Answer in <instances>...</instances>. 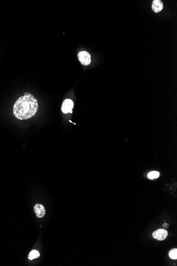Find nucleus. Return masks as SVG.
I'll return each mask as SVG.
<instances>
[{
  "label": "nucleus",
  "mask_w": 177,
  "mask_h": 266,
  "mask_svg": "<svg viewBox=\"0 0 177 266\" xmlns=\"http://www.w3.org/2000/svg\"><path fill=\"white\" fill-rule=\"evenodd\" d=\"M39 256H40L39 252L36 250H33L30 252L29 256H28V259L30 260H32L36 258H38Z\"/></svg>",
  "instance_id": "0eeeda50"
},
{
  "label": "nucleus",
  "mask_w": 177,
  "mask_h": 266,
  "mask_svg": "<svg viewBox=\"0 0 177 266\" xmlns=\"http://www.w3.org/2000/svg\"><path fill=\"white\" fill-rule=\"evenodd\" d=\"M33 210L36 216L38 218H43L45 215V209L44 206L42 204H36L33 208Z\"/></svg>",
  "instance_id": "39448f33"
},
{
  "label": "nucleus",
  "mask_w": 177,
  "mask_h": 266,
  "mask_svg": "<svg viewBox=\"0 0 177 266\" xmlns=\"http://www.w3.org/2000/svg\"><path fill=\"white\" fill-rule=\"evenodd\" d=\"M159 172L157 171L151 172L148 174V176L151 180H153L157 178L159 176Z\"/></svg>",
  "instance_id": "6e6552de"
},
{
  "label": "nucleus",
  "mask_w": 177,
  "mask_h": 266,
  "mask_svg": "<svg viewBox=\"0 0 177 266\" xmlns=\"http://www.w3.org/2000/svg\"><path fill=\"white\" fill-rule=\"evenodd\" d=\"M169 255L170 258L174 259V260H176L177 259V249H172L170 251L169 253Z\"/></svg>",
  "instance_id": "1a4fd4ad"
},
{
  "label": "nucleus",
  "mask_w": 177,
  "mask_h": 266,
  "mask_svg": "<svg viewBox=\"0 0 177 266\" xmlns=\"http://www.w3.org/2000/svg\"><path fill=\"white\" fill-rule=\"evenodd\" d=\"M74 106L73 102L70 99H66L63 102L62 105V112L64 114H67L68 113H72V109Z\"/></svg>",
  "instance_id": "7ed1b4c3"
},
{
  "label": "nucleus",
  "mask_w": 177,
  "mask_h": 266,
  "mask_svg": "<svg viewBox=\"0 0 177 266\" xmlns=\"http://www.w3.org/2000/svg\"><path fill=\"white\" fill-rule=\"evenodd\" d=\"M38 109V103L32 94L26 92L18 98L13 108L16 118L20 120H27L35 116Z\"/></svg>",
  "instance_id": "f257e3e1"
},
{
  "label": "nucleus",
  "mask_w": 177,
  "mask_h": 266,
  "mask_svg": "<svg viewBox=\"0 0 177 266\" xmlns=\"http://www.w3.org/2000/svg\"><path fill=\"white\" fill-rule=\"evenodd\" d=\"M152 10L154 12L158 13L160 12L163 8V3L160 0H154L152 6Z\"/></svg>",
  "instance_id": "423d86ee"
},
{
  "label": "nucleus",
  "mask_w": 177,
  "mask_h": 266,
  "mask_svg": "<svg viewBox=\"0 0 177 266\" xmlns=\"http://www.w3.org/2000/svg\"><path fill=\"white\" fill-rule=\"evenodd\" d=\"M168 235V232L164 229H159L157 231L154 232L152 234V237L157 240L163 241L167 237Z\"/></svg>",
  "instance_id": "20e7f679"
},
{
  "label": "nucleus",
  "mask_w": 177,
  "mask_h": 266,
  "mask_svg": "<svg viewBox=\"0 0 177 266\" xmlns=\"http://www.w3.org/2000/svg\"><path fill=\"white\" fill-rule=\"evenodd\" d=\"M78 59L81 63L84 65H88L91 62L90 54L88 52L81 51L78 54Z\"/></svg>",
  "instance_id": "f03ea898"
},
{
  "label": "nucleus",
  "mask_w": 177,
  "mask_h": 266,
  "mask_svg": "<svg viewBox=\"0 0 177 266\" xmlns=\"http://www.w3.org/2000/svg\"><path fill=\"white\" fill-rule=\"evenodd\" d=\"M163 227L164 228H168L169 227V224H167V223H164L163 225Z\"/></svg>",
  "instance_id": "9d476101"
}]
</instances>
